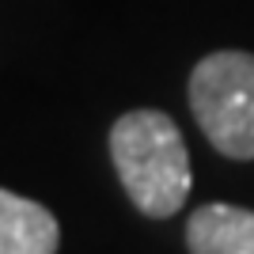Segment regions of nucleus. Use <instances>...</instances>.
<instances>
[{
    "label": "nucleus",
    "instance_id": "nucleus-2",
    "mask_svg": "<svg viewBox=\"0 0 254 254\" xmlns=\"http://www.w3.org/2000/svg\"><path fill=\"white\" fill-rule=\"evenodd\" d=\"M190 110L197 129L228 159H254V53L216 50L193 64Z\"/></svg>",
    "mask_w": 254,
    "mask_h": 254
},
{
    "label": "nucleus",
    "instance_id": "nucleus-1",
    "mask_svg": "<svg viewBox=\"0 0 254 254\" xmlns=\"http://www.w3.org/2000/svg\"><path fill=\"white\" fill-rule=\"evenodd\" d=\"M110 159L137 212L167 220L186 205L193 186L190 152L171 114L156 106L122 114L110 126Z\"/></svg>",
    "mask_w": 254,
    "mask_h": 254
},
{
    "label": "nucleus",
    "instance_id": "nucleus-4",
    "mask_svg": "<svg viewBox=\"0 0 254 254\" xmlns=\"http://www.w3.org/2000/svg\"><path fill=\"white\" fill-rule=\"evenodd\" d=\"M61 224L34 197L0 186V254H57Z\"/></svg>",
    "mask_w": 254,
    "mask_h": 254
},
{
    "label": "nucleus",
    "instance_id": "nucleus-3",
    "mask_svg": "<svg viewBox=\"0 0 254 254\" xmlns=\"http://www.w3.org/2000/svg\"><path fill=\"white\" fill-rule=\"evenodd\" d=\"M190 254H254V209L209 201L186 216Z\"/></svg>",
    "mask_w": 254,
    "mask_h": 254
}]
</instances>
